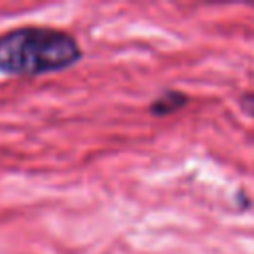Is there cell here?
I'll list each match as a JSON object with an SVG mask.
<instances>
[{
    "label": "cell",
    "mask_w": 254,
    "mask_h": 254,
    "mask_svg": "<svg viewBox=\"0 0 254 254\" xmlns=\"http://www.w3.org/2000/svg\"><path fill=\"white\" fill-rule=\"evenodd\" d=\"M83 58L77 38L48 26H22L0 36V73L38 77L64 71Z\"/></svg>",
    "instance_id": "1"
},
{
    "label": "cell",
    "mask_w": 254,
    "mask_h": 254,
    "mask_svg": "<svg viewBox=\"0 0 254 254\" xmlns=\"http://www.w3.org/2000/svg\"><path fill=\"white\" fill-rule=\"evenodd\" d=\"M190 101V97L185 93V91H179V89H165L161 91L149 105H147V111L153 115V117H167V115H173L177 113L179 109L187 107Z\"/></svg>",
    "instance_id": "2"
},
{
    "label": "cell",
    "mask_w": 254,
    "mask_h": 254,
    "mask_svg": "<svg viewBox=\"0 0 254 254\" xmlns=\"http://www.w3.org/2000/svg\"><path fill=\"white\" fill-rule=\"evenodd\" d=\"M240 107H242V111L246 115L254 117V93H244L240 97Z\"/></svg>",
    "instance_id": "3"
}]
</instances>
